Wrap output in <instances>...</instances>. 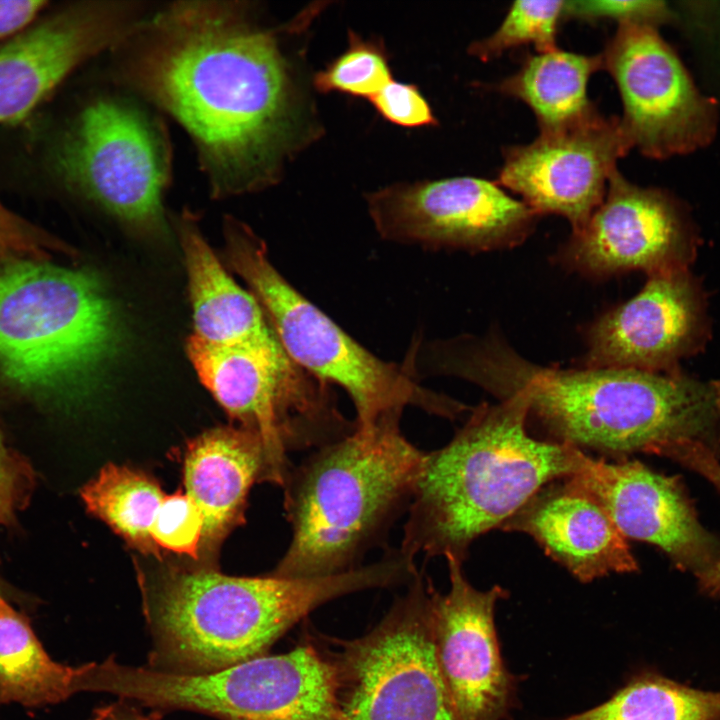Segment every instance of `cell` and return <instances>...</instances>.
<instances>
[{"instance_id":"obj_20","label":"cell","mask_w":720,"mask_h":720,"mask_svg":"<svg viewBox=\"0 0 720 720\" xmlns=\"http://www.w3.org/2000/svg\"><path fill=\"white\" fill-rule=\"evenodd\" d=\"M536 492L500 527L531 536L582 583L638 570L627 539L606 511L566 479Z\"/></svg>"},{"instance_id":"obj_32","label":"cell","mask_w":720,"mask_h":720,"mask_svg":"<svg viewBox=\"0 0 720 720\" xmlns=\"http://www.w3.org/2000/svg\"><path fill=\"white\" fill-rule=\"evenodd\" d=\"M32 483L31 468L6 444L0 431V504L14 515L29 496Z\"/></svg>"},{"instance_id":"obj_9","label":"cell","mask_w":720,"mask_h":720,"mask_svg":"<svg viewBox=\"0 0 720 720\" xmlns=\"http://www.w3.org/2000/svg\"><path fill=\"white\" fill-rule=\"evenodd\" d=\"M89 692H103L160 711L187 710L220 720H344L332 665L312 641L207 674H172L92 662Z\"/></svg>"},{"instance_id":"obj_21","label":"cell","mask_w":720,"mask_h":720,"mask_svg":"<svg viewBox=\"0 0 720 720\" xmlns=\"http://www.w3.org/2000/svg\"><path fill=\"white\" fill-rule=\"evenodd\" d=\"M262 440L244 427H217L189 442L184 455L185 493L203 517L200 555L213 556L244 521L253 483L264 481Z\"/></svg>"},{"instance_id":"obj_13","label":"cell","mask_w":720,"mask_h":720,"mask_svg":"<svg viewBox=\"0 0 720 720\" xmlns=\"http://www.w3.org/2000/svg\"><path fill=\"white\" fill-rule=\"evenodd\" d=\"M146 18L137 2H51L0 42V128L31 117L83 64L115 50Z\"/></svg>"},{"instance_id":"obj_16","label":"cell","mask_w":720,"mask_h":720,"mask_svg":"<svg viewBox=\"0 0 720 720\" xmlns=\"http://www.w3.org/2000/svg\"><path fill=\"white\" fill-rule=\"evenodd\" d=\"M695 234L680 203L656 188L628 181L615 170L605 196L564 247L562 258L592 276L630 270L648 275L688 268Z\"/></svg>"},{"instance_id":"obj_34","label":"cell","mask_w":720,"mask_h":720,"mask_svg":"<svg viewBox=\"0 0 720 720\" xmlns=\"http://www.w3.org/2000/svg\"><path fill=\"white\" fill-rule=\"evenodd\" d=\"M659 456L671 458L705 477L720 491V463L716 450L707 444L682 440L665 445Z\"/></svg>"},{"instance_id":"obj_2","label":"cell","mask_w":720,"mask_h":720,"mask_svg":"<svg viewBox=\"0 0 720 720\" xmlns=\"http://www.w3.org/2000/svg\"><path fill=\"white\" fill-rule=\"evenodd\" d=\"M456 377L500 399L525 394L534 416L558 442L626 458L658 454L672 442L718 448L720 382L673 372L540 367L496 336L468 339L454 360Z\"/></svg>"},{"instance_id":"obj_23","label":"cell","mask_w":720,"mask_h":720,"mask_svg":"<svg viewBox=\"0 0 720 720\" xmlns=\"http://www.w3.org/2000/svg\"><path fill=\"white\" fill-rule=\"evenodd\" d=\"M602 70L601 54L584 55L555 48L528 55L519 70L495 90L525 103L534 113L540 133L559 131L597 112L589 100L590 77Z\"/></svg>"},{"instance_id":"obj_24","label":"cell","mask_w":720,"mask_h":720,"mask_svg":"<svg viewBox=\"0 0 720 720\" xmlns=\"http://www.w3.org/2000/svg\"><path fill=\"white\" fill-rule=\"evenodd\" d=\"M79 666L54 661L29 620L0 592V706L57 704L79 693Z\"/></svg>"},{"instance_id":"obj_10","label":"cell","mask_w":720,"mask_h":720,"mask_svg":"<svg viewBox=\"0 0 720 720\" xmlns=\"http://www.w3.org/2000/svg\"><path fill=\"white\" fill-rule=\"evenodd\" d=\"M186 351L230 418L260 436L264 481L283 487L293 467L288 452L320 448L356 429L330 385L295 364L277 338L212 344L191 335Z\"/></svg>"},{"instance_id":"obj_28","label":"cell","mask_w":720,"mask_h":720,"mask_svg":"<svg viewBox=\"0 0 720 720\" xmlns=\"http://www.w3.org/2000/svg\"><path fill=\"white\" fill-rule=\"evenodd\" d=\"M565 4L563 0L515 1L496 31L471 43L469 53L489 61L523 45H533L537 52L557 48L556 36L565 18Z\"/></svg>"},{"instance_id":"obj_5","label":"cell","mask_w":720,"mask_h":720,"mask_svg":"<svg viewBox=\"0 0 720 720\" xmlns=\"http://www.w3.org/2000/svg\"><path fill=\"white\" fill-rule=\"evenodd\" d=\"M471 411L446 446L426 455L399 549L412 560L443 556L463 563L473 541L500 529L547 484L576 474L589 456L532 437L521 392Z\"/></svg>"},{"instance_id":"obj_40","label":"cell","mask_w":720,"mask_h":720,"mask_svg":"<svg viewBox=\"0 0 720 720\" xmlns=\"http://www.w3.org/2000/svg\"><path fill=\"white\" fill-rule=\"evenodd\" d=\"M149 720H158V717H155L154 715H150Z\"/></svg>"},{"instance_id":"obj_3","label":"cell","mask_w":720,"mask_h":720,"mask_svg":"<svg viewBox=\"0 0 720 720\" xmlns=\"http://www.w3.org/2000/svg\"><path fill=\"white\" fill-rule=\"evenodd\" d=\"M170 178L165 126L128 97L93 96L65 111L49 101L0 128V184L85 200L137 232H166Z\"/></svg>"},{"instance_id":"obj_35","label":"cell","mask_w":720,"mask_h":720,"mask_svg":"<svg viewBox=\"0 0 720 720\" xmlns=\"http://www.w3.org/2000/svg\"><path fill=\"white\" fill-rule=\"evenodd\" d=\"M50 3L49 0H0V42L28 26Z\"/></svg>"},{"instance_id":"obj_1","label":"cell","mask_w":720,"mask_h":720,"mask_svg":"<svg viewBox=\"0 0 720 720\" xmlns=\"http://www.w3.org/2000/svg\"><path fill=\"white\" fill-rule=\"evenodd\" d=\"M327 4L271 26L247 2H174L115 49L121 81L189 134L214 197L277 184L321 137L306 51Z\"/></svg>"},{"instance_id":"obj_6","label":"cell","mask_w":720,"mask_h":720,"mask_svg":"<svg viewBox=\"0 0 720 720\" xmlns=\"http://www.w3.org/2000/svg\"><path fill=\"white\" fill-rule=\"evenodd\" d=\"M402 412L326 444L283 486L290 544L270 575L317 578L356 569L408 511L427 452L400 429Z\"/></svg>"},{"instance_id":"obj_25","label":"cell","mask_w":720,"mask_h":720,"mask_svg":"<svg viewBox=\"0 0 720 720\" xmlns=\"http://www.w3.org/2000/svg\"><path fill=\"white\" fill-rule=\"evenodd\" d=\"M80 495L88 512L128 545L161 558L151 528L165 494L154 478L127 466L107 464L82 487Z\"/></svg>"},{"instance_id":"obj_37","label":"cell","mask_w":720,"mask_h":720,"mask_svg":"<svg viewBox=\"0 0 720 720\" xmlns=\"http://www.w3.org/2000/svg\"><path fill=\"white\" fill-rule=\"evenodd\" d=\"M696 576L704 593L711 596L720 595V556L707 569Z\"/></svg>"},{"instance_id":"obj_29","label":"cell","mask_w":720,"mask_h":720,"mask_svg":"<svg viewBox=\"0 0 720 720\" xmlns=\"http://www.w3.org/2000/svg\"><path fill=\"white\" fill-rule=\"evenodd\" d=\"M203 517L193 500L181 491L165 495L151 528L156 547L200 558L203 537Z\"/></svg>"},{"instance_id":"obj_14","label":"cell","mask_w":720,"mask_h":720,"mask_svg":"<svg viewBox=\"0 0 720 720\" xmlns=\"http://www.w3.org/2000/svg\"><path fill=\"white\" fill-rule=\"evenodd\" d=\"M366 203L383 239L430 249L513 247L539 216L498 184L469 176L390 184Z\"/></svg>"},{"instance_id":"obj_4","label":"cell","mask_w":720,"mask_h":720,"mask_svg":"<svg viewBox=\"0 0 720 720\" xmlns=\"http://www.w3.org/2000/svg\"><path fill=\"white\" fill-rule=\"evenodd\" d=\"M398 562L380 560L327 577H235L212 568H167L142 582L150 669L207 674L265 655L288 629L339 597L401 581Z\"/></svg>"},{"instance_id":"obj_30","label":"cell","mask_w":720,"mask_h":720,"mask_svg":"<svg viewBox=\"0 0 720 720\" xmlns=\"http://www.w3.org/2000/svg\"><path fill=\"white\" fill-rule=\"evenodd\" d=\"M564 17L589 22L614 20L619 25L638 24L657 28L668 22L672 13L665 2L657 0H582L566 1Z\"/></svg>"},{"instance_id":"obj_36","label":"cell","mask_w":720,"mask_h":720,"mask_svg":"<svg viewBox=\"0 0 720 720\" xmlns=\"http://www.w3.org/2000/svg\"><path fill=\"white\" fill-rule=\"evenodd\" d=\"M133 703L124 699L98 708L89 720H149L136 709Z\"/></svg>"},{"instance_id":"obj_26","label":"cell","mask_w":720,"mask_h":720,"mask_svg":"<svg viewBox=\"0 0 720 720\" xmlns=\"http://www.w3.org/2000/svg\"><path fill=\"white\" fill-rule=\"evenodd\" d=\"M564 720H720V692L643 674L605 703Z\"/></svg>"},{"instance_id":"obj_31","label":"cell","mask_w":720,"mask_h":720,"mask_svg":"<svg viewBox=\"0 0 720 720\" xmlns=\"http://www.w3.org/2000/svg\"><path fill=\"white\" fill-rule=\"evenodd\" d=\"M370 102L385 120L405 128L438 124L433 110L416 85L390 81Z\"/></svg>"},{"instance_id":"obj_33","label":"cell","mask_w":720,"mask_h":720,"mask_svg":"<svg viewBox=\"0 0 720 720\" xmlns=\"http://www.w3.org/2000/svg\"><path fill=\"white\" fill-rule=\"evenodd\" d=\"M48 245L43 232L0 203V247L9 254L38 259Z\"/></svg>"},{"instance_id":"obj_22","label":"cell","mask_w":720,"mask_h":720,"mask_svg":"<svg viewBox=\"0 0 720 720\" xmlns=\"http://www.w3.org/2000/svg\"><path fill=\"white\" fill-rule=\"evenodd\" d=\"M178 224L192 304V335L212 344L277 338L254 295L224 269L193 215L185 212Z\"/></svg>"},{"instance_id":"obj_18","label":"cell","mask_w":720,"mask_h":720,"mask_svg":"<svg viewBox=\"0 0 720 720\" xmlns=\"http://www.w3.org/2000/svg\"><path fill=\"white\" fill-rule=\"evenodd\" d=\"M629 301L588 333L587 368L672 372L707 336L702 288L688 268L655 272Z\"/></svg>"},{"instance_id":"obj_38","label":"cell","mask_w":720,"mask_h":720,"mask_svg":"<svg viewBox=\"0 0 720 720\" xmlns=\"http://www.w3.org/2000/svg\"><path fill=\"white\" fill-rule=\"evenodd\" d=\"M12 518L13 515L0 504V524L9 523Z\"/></svg>"},{"instance_id":"obj_19","label":"cell","mask_w":720,"mask_h":720,"mask_svg":"<svg viewBox=\"0 0 720 720\" xmlns=\"http://www.w3.org/2000/svg\"><path fill=\"white\" fill-rule=\"evenodd\" d=\"M594 499L626 538L664 551L682 570L698 575L720 556L719 541L699 523L680 481L638 460L588 456L565 478Z\"/></svg>"},{"instance_id":"obj_27","label":"cell","mask_w":720,"mask_h":720,"mask_svg":"<svg viewBox=\"0 0 720 720\" xmlns=\"http://www.w3.org/2000/svg\"><path fill=\"white\" fill-rule=\"evenodd\" d=\"M392 80L383 41L349 30L347 48L314 73L313 86L319 93L339 92L370 100Z\"/></svg>"},{"instance_id":"obj_7","label":"cell","mask_w":720,"mask_h":720,"mask_svg":"<svg viewBox=\"0 0 720 720\" xmlns=\"http://www.w3.org/2000/svg\"><path fill=\"white\" fill-rule=\"evenodd\" d=\"M122 340L119 314L88 270L35 259L0 267V374L39 398L86 394Z\"/></svg>"},{"instance_id":"obj_8","label":"cell","mask_w":720,"mask_h":720,"mask_svg":"<svg viewBox=\"0 0 720 720\" xmlns=\"http://www.w3.org/2000/svg\"><path fill=\"white\" fill-rule=\"evenodd\" d=\"M225 257L247 284L288 357L299 367L344 389L356 410V426L414 406L455 419L468 407L420 385L408 362L384 361L347 334L293 287L270 262L265 244L234 218L224 223Z\"/></svg>"},{"instance_id":"obj_11","label":"cell","mask_w":720,"mask_h":720,"mask_svg":"<svg viewBox=\"0 0 720 720\" xmlns=\"http://www.w3.org/2000/svg\"><path fill=\"white\" fill-rule=\"evenodd\" d=\"M407 586L367 634L313 640L332 665L344 720H459L435 656L432 582L422 569Z\"/></svg>"},{"instance_id":"obj_39","label":"cell","mask_w":720,"mask_h":720,"mask_svg":"<svg viewBox=\"0 0 720 720\" xmlns=\"http://www.w3.org/2000/svg\"><path fill=\"white\" fill-rule=\"evenodd\" d=\"M8 252H6L2 247H0V258L6 255ZM9 254V253H8Z\"/></svg>"},{"instance_id":"obj_15","label":"cell","mask_w":720,"mask_h":720,"mask_svg":"<svg viewBox=\"0 0 720 720\" xmlns=\"http://www.w3.org/2000/svg\"><path fill=\"white\" fill-rule=\"evenodd\" d=\"M632 149L619 117L598 111L568 128L507 147L498 185L538 215L565 217L581 229L602 202L617 161Z\"/></svg>"},{"instance_id":"obj_17","label":"cell","mask_w":720,"mask_h":720,"mask_svg":"<svg viewBox=\"0 0 720 720\" xmlns=\"http://www.w3.org/2000/svg\"><path fill=\"white\" fill-rule=\"evenodd\" d=\"M450 590L432 588L431 632L435 656L459 720H504L515 701L516 680L501 658L494 612L508 596L499 585L481 591L448 558Z\"/></svg>"},{"instance_id":"obj_12","label":"cell","mask_w":720,"mask_h":720,"mask_svg":"<svg viewBox=\"0 0 720 720\" xmlns=\"http://www.w3.org/2000/svg\"><path fill=\"white\" fill-rule=\"evenodd\" d=\"M600 54L602 70L618 88L620 122L632 148L665 159L711 143L716 104L697 90L657 28L621 24Z\"/></svg>"}]
</instances>
